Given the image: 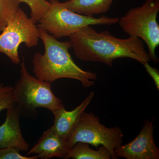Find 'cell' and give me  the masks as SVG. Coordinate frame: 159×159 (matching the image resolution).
<instances>
[{
  "label": "cell",
  "instance_id": "e0dca14e",
  "mask_svg": "<svg viewBox=\"0 0 159 159\" xmlns=\"http://www.w3.org/2000/svg\"><path fill=\"white\" fill-rule=\"evenodd\" d=\"M37 155L28 157L24 156L20 153L19 150L13 147L0 149V159H37Z\"/></svg>",
  "mask_w": 159,
  "mask_h": 159
},
{
  "label": "cell",
  "instance_id": "7a4b0ae2",
  "mask_svg": "<svg viewBox=\"0 0 159 159\" xmlns=\"http://www.w3.org/2000/svg\"><path fill=\"white\" fill-rule=\"evenodd\" d=\"M38 29L45 52L36 53L33 56V72L35 77L51 83L61 78L77 80L85 88L93 85L97 74L82 70L74 62L69 52L71 48L70 41H59L43 29Z\"/></svg>",
  "mask_w": 159,
  "mask_h": 159
},
{
  "label": "cell",
  "instance_id": "30bf717a",
  "mask_svg": "<svg viewBox=\"0 0 159 159\" xmlns=\"http://www.w3.org/2000/svg\"><path fill=\"white\" fill-rule=\"evenodd\" d=\"M94 92H91L84 101L73 110L67 111L64 107L52 112L54 120V125L51 127L52 130L67 141L77 121L94 98Z\"/></svg>",
  "mask_w": 159,
  "mask_h": 159
},
{
  "label": "cell",
  "instance_id": "8fae6325",
  "mask_svg": "<svg viewBox=\"0 0 159 159\" xmlns=\"http://www.w3.org/2000/svg\"><path fill=\"white\" fill-rule=\"evenodd\" d=\"M70 150L67 141L55 133L51 128L45 131L27 155L37 154L39 158L62 157Z\"/></svg>",
  "mask_w": 159,
  "mask_h": 159
},
{
  "label": "cell",
  "instance_id": "8992f818",
  "mask_svg": "<svg viewBox=\"0 0 159 159\" xmlns=\"http://www.w3.org/2000/svg\"><path fill=\"white\" fill-rule=\"evenodd\" d=\"M123 134L119 127L107 128L92 113L84 112L78 120L67 140L69 149L78 142H85L96 148L102 145L108 150L111 159L118 158L115 149L122 145Z\"/></svg>",
  "mask_w": 159,
  "mask_h": 159
},
{
  "label": "cell",
  "instance_id": "7c38bea8",
  "mask_svg": "<svg viewBox=\"0 0 159 159\" xmlns=\"http://www.w3.org/2000/svg\"><path fill=\"white\" fill-rule=\"evenodd\" d=\"M114 0H69L63 5L71 11L85 16L93 17L95 15L107 12Z\"/></svg>",
  "mask_w": 159,
  "mask_h": 159
},
{
  "label": "cell",
  "instance_id": "6da1fadb",
  "mask_svg": "<svg viewBox=\"0 0 159 159\" xmlns=\"http://www.w3.org/2000/svg\"><path fill=\"white\" fill-rule=\"evenodd\" d=\"M69 38L75 56L83 61L111 67L117 58H130L143 65L150 60L143 41L139 38L121 39L108 31L97 32L91 25L82 28Z\"/></svg>",
  "mask_w": 159,
  "mask_h": 159
},
{
  "label": "cell",
  "instance_id": "5bb4252c",
  "mask_svg": "<svg viewBox=\"0 0 159 159\" xmlns=\"http://www.w3.org/2000/svg\"><path fill=\"white\" fill-rule=\"evenodd\" d=\"M20 0H0V32L20 8Z\"/></svg>",
  "mask_w": 159,
  "mask_h": 159
},
{
  "label": "cell",
  "instance_id": "277c9868",
  "mask_svg": "<svg viewBox=\"0 0 159 159\" xmlns=\"http://www.w3.org/2000/svg\"><path fill=\"white\" fill-rule=\"evenodd\" d=\"M51 6L38 25L56 39L70 37L84 27L95 25H111L118 23V17L85 16L69 10L58 0H49Z\"/></svg>",
  "mask_w": 159,
  "mask_h": 159
},
{
  "label": "cell",
  "instance_id": "9c48e42d",
  "mask_svg": "<svg viewBox=\"0 0 159 159\" xmlns=\"http://www.w3.org/2000/svg\"><path fill=\"white\" fill-rule=\"evenodd\" d=\"M7 110L6 120L0 125V149L13 147L19 151H27L29 145L23 138L21 131L20 110L17 105Z\"/></svg>",
  "mask_w": 159,
  "mask_h": 159
},
{
  "label": "cell",
  "instance_id": "5b68a950",
  "mask_svg": "<svg viewBox=\"0 0 159 159\" xmlns=\"http://www.w3.org/2000/svg\"><path fill=\"white\" fill-rule=\"evenodd\" d=\"M20 77L15 84L16 104L22 111H35L45 108L53 112L64 107L62 101L51 90V83L33 77L27 70L24 60L20 64Z\"/></svg>",
  "mask_w": 159,
  "mask_h": 159
},
{
  "label": "cell",
  "instance_id": "9a60e30c",
  "mask_svg": "<svg viewBox=\"0 0 159 159\" xmlns=\"http://www.w3.org/2000/svg\"><path fill=\"white\" fill-rule=\"evenodd\" d=\"M20 2L25 3L31 9V18L34 23L40 20L48 11L51 6L49 1L47 0H20Z\"/></svg>",
  "mask_w": 159,
  "mask_h": 159
},
{
  "label": "cell",
  "instance_id": "3957f363",
  "mask_svg": "<svg viewBox=\"0 0 159 159\" xmlns=\"http://www.w3.org/2000/svg\"><path fill=\"white\" fill-rule=\"evenodd\" d=\"M159 0H146L142 6L132 8L118 22L129 37H138L148 46V54L153 62H158L156 49L159 45V25L157 16Z\"/></svg>",
  "mask_w": 159,
  "mask_h": 159
},
{
  "label": "cell",
  "instance_id": "2e32d148",
  "mask_svg": "<svg viewBox=\"0 0 159 159\" xmlns=\"http://www.w3.org/2000/svg\"><path fill=\"white\" fill-rule=\"evenodd\" d=\"M14 87L0 84V112L8 109L16 104L13 95Z\"/></svg>",
  "mask_w": 159,
  "mask_h": 159
},
{
  "label": "cell",
  "instance_id": "ac0fdd59",
  "mask_svg": "<svg viewBox=\"0 0 159 159\" xmlns=\"http://www.w3.org/2000/svg\"><path fill=\"white\" fill-rule=\"evenodd\" d=\"M145 66L146 71L148 72L150 77L152 78L154 81L158 90H159V73L157 69L152 67L149 65L148 62H145L143 64Z\"/></svg>",
  "mask_w": 159,
  "mask_h": 159
},
{
  "label": "cell",
  "instance_id": "ba28073f",
  "mask_svg": "<svg viewBox=\"0 0 159 159\" xmlns=\"http://www.w3.org/2000/svg\"><path fill=\"white\" fill-rule=\"evenodd\" d=\"M154 118L151 121L147 119L135 139L117 147L116 156L127 159H159V149L154 140Z\"/></svg>",
  "mask_w": 159,
  "mask_h": 159
},
{
  "label": "cell",
  "instance_id": "4fadbf2b",
  "mask_svg": "<svg viewBox=\"0 0 159 159\" xmlns=\"http://www.w3.org/2000/svg\"><path fill=\"white\" fill-rule=\"evenodd\" d=\"M89 144L78 142L73 145L63 158L68 159H110V154L104 146L101 145L97 150L89 147Z\"/></svg>",
  "mask_w": 159,
  "mask_h": 159
},
{
  "label": "cell",
  "instance_id": "52a82bcc",
  "mask_svg": "<svg viewBox=\"0 0 159 159\" xmlns=\"http://www.w3.org/2000/svg\"><path fill=\"white\" fill-rule=\"evenodd\" d=\"M19 8L0 34V53L6 55L11 62H20L18 49L24 43L28 48L37 45L39 40L38 26Z\"/></svg>",
  "mask_w": 159,
  "mask_h": 159
}]
</instances>
